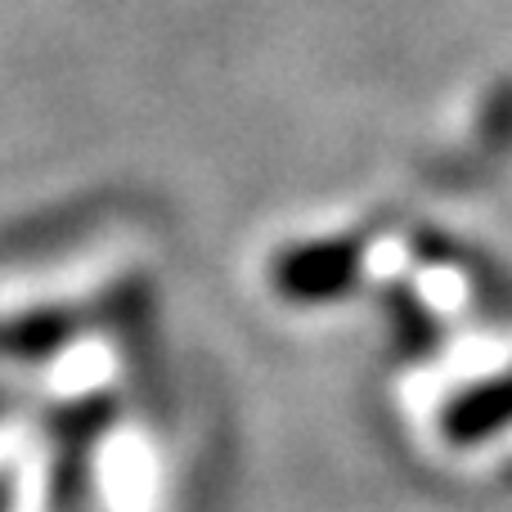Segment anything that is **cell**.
Segmentation results:
<instances>
[{"mask_svg":"<svg viewBox=\"0 0 512 512\" xmlns=\"http://www.w3.org/2000/svg\"><path fill=\"white\" fill-rule=\"evenodd\" d=\"M499 423H504V391L490 387L486 396H468L454 405L450 436L454 441H481V436H490Z\"/></svg>","mask_w":512,"mask_h":512,"instance_id":"6da1fadb","label":"cell"}]
</instances>
